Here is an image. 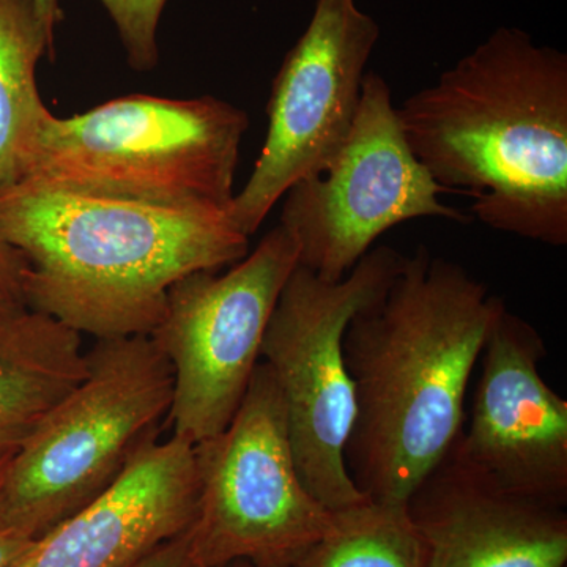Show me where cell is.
Here are the masks:
<instances>
[{
	"instance_id": "8",
	"label": "cell",
	"mask_w": 567,
	"mask_h": 567,
	"mask_svg": "<svg viewBox=\"0 0 567 567\" xmlns=\"http://www.w3.org/2000/svg\"><path fill=\"white\" fill-rule=\"evenodd\" d=\"M298 267V245L278 224L229 270L175 282L148 334L173 368V436L197 445L219 434L244 401L279 295Z\"/></svg>"
},
{
	"instance_id": "18",
	"label": "cell",
	"mask_w": 567,
	"mask_h": 567,
	"mask_svg": "<svg viewBox=\"0 0 567 567\" xmlns=\"http://www.w3.org/2000/svg\"><path fill=\"white\" fill-rule=\"evenodd\" d=\"M132 567H197L189 551L188 532L156 548Z\"/></svg>"
},
{
	"instance_id": "6",
	"label": "cell",
	"mask_w": 567,
	"mask_h": 567,
	"mask_svg": "<svg viewBox=\"0 0 567 567\" xmlns=\"http://www.w3.org/2000/svg\"><path fill=\"white\" fill-rule=\"evenodd\" d=\"M404 260L398 249L379 246L338 282L298 265L265 331L260 361L281 393L295 464L311 495L331 511L368 499L346 465L354 420L353 383L342 349L347 324L386 292Z\"/></svg>"
},
{
	"instance_id": "11",
	"label": "cell",
	"mask_w": 567,
	"mask_h": 567,
	"mask_svg": "<svg viewBox=\"0 0 567 567\" xmlns=\"http://www.w3.org/2000/svg\"><path fill=\"white\" fill-rule=\"evenodd\" d=\"M543 336L503 309L481 353L468 429L451 450L488 483L543 505H567V401L540 374Z\"/></svg>"
},
{
	"instance_id": "17",
	"label": "cell",
	"mask_w": 567,
	"mask_h": 567,
	"mask_svg": "<svg viewBox=\"0 0 567 567\" xmlns=\"http://www.w3.org/2000/svg\"><path fill=\"white\" fill-rule=\"evenodd\" d=\"M110 13L133 70L158 65V25L167 0H100Z\"/></svg>"
},
{
	"instance_id": "2",
	"label": "cell",
	"mask_w": 567,
	"mask_h": 567,
	"mask_svg": "<svg viewBox=\"0 0 567 567\" xmlns=\"http://www.w3.org/2000/svg\"><path fill=\"white\" fill-rule=\"evenodd\" d=\"M503 298L425 246L352 317L342 349L354 390L346 465L369 499L406 503L464 429L465 395Z\"/></svg>"
},
{
	"instance_id": "10",
	"label": "cell",
	"mask_w": 567,
	"mask_h": 567,
	"mask_svg": "<svg viewBox=\"0 0 567 567\" xmlns=\"http://www.w3.org/2000/svg\"><path fill=\"white\" fill-rule=\"evenodd\" d=\"M379 39V24L357 0H317L271 85L262 152L230 205L241 233L251 237L284 194L327 171L344 147Z\"/></svg>"
},
{
	"instance_id": "14",
	"label": "cell",
	"mask_w": 567,
	"mask_h": 567,
	"mask_svg": "<svg viewBox=\"0 0 567 567\" xmlns=\"http://www.w3.org/2000/svg\"><path fill=\"white\" fill-rule=\"evenodd\" d=\"M87 372L82 334L24 309L0 323V425H33Z\"/></svg>"
},
{
	"instance_id": "19",
	"label": "cell",
	"mask_w": 567,
	"mask_h": 567,
	"mask_svg": "<svg viewBox=\"0 0 567 567\" xmlns=\"http://www.w3.org/2000/svg\"><path fill=\"white\" fill-rule=\"evenodd\" d=\"M22 275H24V264H22L21 257L0 237V292L9 293L24 303L22 301Z\"/></svg>"
},
{
	"instance_id": "12",
	"label": "cell",
	"mask_w": 567,
	"mask_h": 567,
	"mask_svg": "<svg viewBox=\"0 0 567 567\" xmlns=\"http://www.w3.org/2000/svg\"><path fill=\"white\" fill-rule=\"evenodd\" d=\"M194 446L152 440L87 506L35 539L18 567H132L192 528Z\"/></svg>"
},
{
	"instance_id": "22",
	"label": "cell",
	"mask_w": 567,
	"mask_h": 567,
	"mask_svg": "<svg viewBox=\"0 0 567 567\" xmlns=\"http://www.w3.org/2000/svg\"><path fill=\"white\" fill-rule=\"evenodd\" d=\"M32 425H0V468L17 453Z\"/></svg>"
},
{
	"instance_id": "16",
	"label": "cell",
	"mask_w": 567,
	"mask_h": 567,
	"mask_svg": "<svg viewBox=\"0 0 567 567\" xmlns=\"http://www.w3.org/2000/svg\"><path fill=\"white\" fill-rule=\"evenodd\" d=\"M292 567H424L423 546L405 503L368 498L333 511L324 535Z\"/></svg>"
},
{
	"instance_id": "9",
	"label": "cell",
	"mask_w": 567,
	"mask_h": 567,
	"mask_svg": "<svg viewBox=\"0 0 567 567\" xmlns=\"http://www.w3.org/2000/svg\"><path fill=\"white\" fill-rule=\"evenodd\" d=\"M445 193L410 151L390 85L369 71L344 147L327 171L284 194L279 224L297 241L298 265L338 282L399 224L417 218L472 223L470 213L440 203Z\"/></svg>"
},
{
	"instance_id": "21",
	"label": "cell",
	"mask_w": 567,
	"mask_h": 567,
	"mask_svg": "<svg viewBox=\"0 0 567 567\" xmlns=\"http://www.w3.org/2000/svg\"><path fill=\"white\" fill-rule=\"evenodd\" d=\"M31 2L41 25H43L44 32H47L51 48L54 50L55 28H58L59 22L62 21V11L61 7H59V0H31Z\"/></svg>"
},
{
	"instance_id": "5",
	"label": "cell",
	"mask_w": 567,
	"mask_h": 567,
	"mask_svg": "<svg viewBox=\"0 0 567 567\" xmlns=\"http://www.w3.org/2000/svg\"><path fill=\"white\" fill-rule=\"evenodd\" d=\"M248 114L215 99L130 95L41 125L28 177L93 192L230 207Z\"/></svg>"
},
{
	"instance_id": "7",
	"label": "cell",
	"mask_w": 567,
	"mask_h": 567,
	"mask_svg": "<svg viewBox=\"0 0 567 567\" xmlns=\"http://www.w3.org/2000/svg\"><path fill=\"white\" fill-rule=\"evenodd\" d=\"M194 457L188 540L197 567H292L333 520L298 473L281 393L264 361L233 421L194 445Z\"/></svg>"
},
{
	"instance_id": "1",
	"label": "cell",
	"mask_w": 567,
	"mask_h": 567,
	"mask_svg": "<svg viewBox=\"0 0 567 567\" xmlns=\"http://www.w3.org/2000/svg\"><path fill=\"white\" fill-rule=\"evenodd\" d=\"M0 237L24 264L25 308L95 339L151 334L175 282L223 270L249 252L230 207L37 177L0 192Z\"/></svg>"
},
{
	"instance_id": "24",
	"label": "cell",
	"mask_w": 567,
	"mask_h": 567,
	"mask_svg": "<svg viewBox=\"0 0 567 567\" xmlns=\"http://www.w3.org/2000/svg\"><path fill=\"white\" fill-rule=\"evenodd\" d=\"M226 567H252V566L248 565V563H234V565L226 566Z\"/></svg>"
},
{
	"instance_id": "15",
	"label": "cell",
	"mask_w": 567,
	"mask_h": 567,
	"mask_svg": "<svg viewBox=\"0 0 567 567\" xmlns=\"http://www.w3.org/2000/svg\"><path fill=\"white\" fill-rule=\"evenodd\" d=\"M54 59L31 0H0V192L24 181L50 110L37 85V65Z\"/></svg>"
},
{
	"instance_id": "23",
	"label": "cell",
	"mask_w": 567,
	"mask_h": 567,
	"mask_svg": "<svg viewBox=\"0 0 567 567\" xmlns=\"http://www.w3.org/2000/svg\"><path fill=\"white\" fill-rule=\"evenodd\" d=\"M24 303H21L18 298L11 297V295L6 292H0V323L7 322L11 317L20 315V312L24 311Z\"/></svg>"
},
{
	"instance_id": "4",
	"label": "cell",
	"mask_w": 567,
	"mask_h": 567,
	"mask_svg": "<svg viewBox=\"0 0 567 567\" xmlns=\"http://www.w3.org/2000/svg\"><path fill=\"white\" fill-rule=\"evenodd\" d=\"M174 374L148 336L96 339L80 385L0 470V528L39 539L122 476L169 416Z\"/></svg>"
},
{
	"instance_id": "25",
	"label": "cell",
	"mask_w": 567,
	"mask_h": 567,
	"mask_svg": "<svg viewBox=\"0 0 567 567\" xmlns=\"http://www.w3.org/2000/svg\"><path fill=\"white\" fill-rule=\"evenodd\" d=\"M0 470H2V468H0Z\"/></svg>"
},
{
	"instance_id": "20",
	"label": "cell",
	"mask_w": 567,
	"mask_h": 567,
	"mask_svg": "<svg viewBox=\"0 0 567 567\" xmlns=\"http://www.w3.org/2000/svg\"><path fill=\"white\" fill-rule=\"evenodd\" d=\"M35 539L0 528V567H18Z\"/></svg>"
},
{
	"instance_id": "3",
	"label": "cell",
	"mask_w": 567,
	"mask_h": 567,
	"mask_svg": "<svg viewBox=\"0 0 567 567\" xmlns=\"http://www.w3.org/2000/svg\"><path fill=\"white\" fill-rule=\"evenodd\" d=\"M431 177L491 229L567 245V55L499 28L395 107Z\"/></svg>"
},
{
	"instance_id": "13",
	"label": "cell",
	"mask_w": 567,
	"mask_h": 567,
	"mask_svg": "<svg viewBox=\"0 0 567 567\" xmlns=\"http://www.w3.org/2000/svg\"><path fill=\"white\" fill-rule=\"evenodd\" d=\"M406 511L424 567H566L565 507L502 491L454 454L417 484Z\"/></svg>"
}]
</instances>
